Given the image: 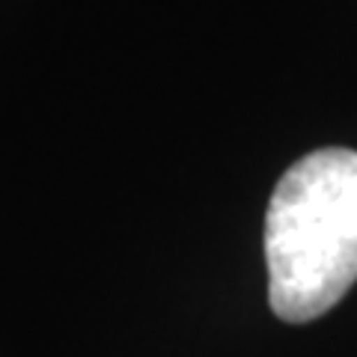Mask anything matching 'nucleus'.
<instances>
[{
  "label": "nucleus",
  "mask_w": 357,
  "mask_h": 357,
  "mask_svg": "<svg viewBox=\"0 0 357 357\" xmlns=\"http://www.w3.org/2000/svg\"><path fill=\"white\" fill-rule=\"evenodd\" d=\"M268 304L304 325L357 283V152L319 149L280 176L265 215Z\"/></svg>",
  "instance_id": "nucleus-1"
}]
</instances>
